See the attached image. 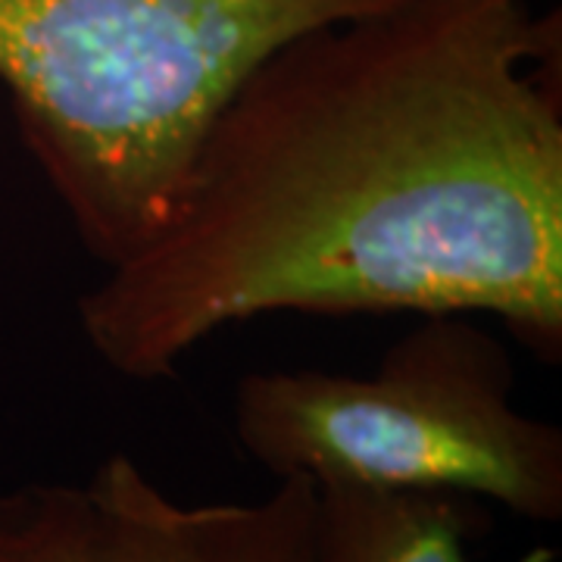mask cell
<instances>
[{
  "label": "cell",
  "mask_w": 562,
  "mask_h": 562,
  "mask_svg": "<svg viewBox=\"0 0 562 562\" xmlns=\"http://www.w3.org/2000/svg\"><path fill=\"white\" fill-rule=\"evenodd\" d=\"M560 16L394 0L272 47L206 122L176 203L79 297L85 341L166 382L266 313H487L562 353Z\"/></svg>",
  "instance_id": "6da1fadb"
},
{
  "label": "cell",
  "mask_w": 562,
  "mask_h": 562,
  "mask_svg": "<svg viewBox=\"0 0 562 562\" xmlns=\"http://www.w3.org/2000/svg\"><path fill=\"white\" fill-rule=\"evenodd\" d=\"M394 0H0V85L85 250L160 228L206 122L306 29Z\"/></svg>",
  "instance_id": "7a4b0ae2"
},
{
  "label": "cell",
  "mask_w": 562,
  "mask_h": 562,
  "mask_svg": "<svg viewBox=\"0 0 562 562\" xmlns=\"http://www.w3.org/2000/svg\"><path fill=\"white\" fill-rule=\"evenodd\" d=\"M516 369L469 313H438L369 375L250 372L235 391L244 453L279 482L443 491L562 519V431L513 403Z\"/></svg>",
  "instance_id": "3957f363"
},
{
  "label": "cell",
  "mask_w": 562,
  "mask_h": 562,
  "mask_svg": "<svg viewBox=\"0 0 562 562\" xmlns=\"http://www.w3.org/2000/svg\"><path fill=\"white\" fill-rule=\"evenodd\" d=\"M310 479L260 503H179L128 453L85 482L0 491V562H316Z\"/></svg>",
  "instance_id": "277c9868"
},
{
  "label": "cell",
  "mask_w": 562,
  "mask_h": 562,
  "mask_svg": "<svg viewBox=\"0 0 562 562\" xmlns=\"http://www.w3.org/2000/svg\"><path fill=\"white\" fill-rule=\"evenodd\" d=\"M316 562H469L487 503L443 491L316 484Z\"/></svg>",
  "instance_id": "5b68a950"
}]
</instances>
